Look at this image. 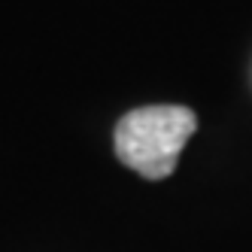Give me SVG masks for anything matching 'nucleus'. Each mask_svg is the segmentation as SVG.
Returning <instances> with one entry per match:
<instances>
[{
    "label": "nucleus",
    "mask_w": 252,
    "mask_h": 252,
    "mask_svg": "<svg viewBox=\"0 0 252 252\" xmlns=\"http://www.w3.org/2000/svg\"><path fill=\"white\" fill-rule=\"evenodd\" d=\"M197 131V116L179 103L140 106L116 125V155L125 167L146 179H164L176 170L179 152Z\"/></svg>",
    "instance_id": "obj_1"
}]
</instances>
